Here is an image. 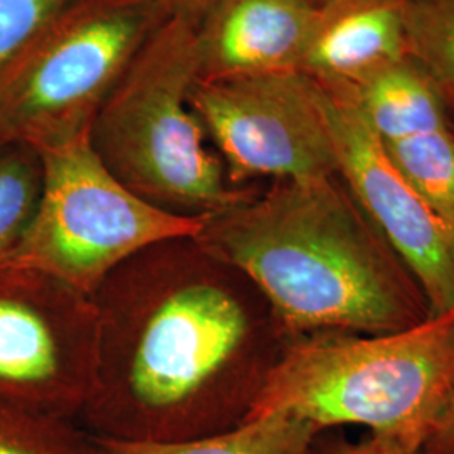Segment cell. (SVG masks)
Returning <instances> with one entry per match:
<instances>
[{
  "instance_id": "1",
  "label": "cell",
  "mask_w": 454,
  "mask_h": 454,
  "mask_svg": "<svg viewBox=\"0 0 454 454\" xmlns=\"http://www.w3.org/2000/svg\"><path fill=\"white\" fill-rule=\"evenodd\" d=\"M97 371L80 424L168 442L247 419L290 339L260 292L195 238L146 247L93 296Z\"/></svg>"
},
{
  "instance_id": "2",
  "label": "cell",
  "mask_w": 454,
  "mask_h": 454,
  "mask_svg": "<svg viewBox=\"0 0 454 454\" xmlns=\"http://www.w3.org/2000/svg\"><path fill=\"white\" fill-rule=\"evenodd\" d=\"M195 239L247 278L290 340L382 335L433 317L418 279L339 176L254 189L204 219Z\"/></svg>"
},
{
  "instance_id": "3",
  "label": "cell",
  "mask_w": 454,
  "mask_h": 454,
  "mask_svg": "<svg viewBox=\"0 0 454 454\" xmlns=\"http://www.w3.org/2000/svg\"><path fill=\"white\" fill-rule=\"evenodd\" d=\"M454 386V309L401 332H320L286 343L247 419L288 412L318 431L364 426L419 451Z\"/></svg>"
},
{
  "instance_id": "4",
  "label": "cell",
  "mask_w": 454,
  "mask_h": 454,
  "mask_svg": "<svg viewBox=\"0 0 454 454\" xmlns=\"http://www.w3.org/2000/svg\"><path fill=\"white\" fill-rule=\"evenodd\" d=\"M195 26L168 17L138 51L90 129L99 162L131 194L160 211L204 221L244 200L195 116Z\"/></svg>"
},
{
  "instance_id": "5",
  "label": "cell",
  "mask_w": 454,
  "mask_h": 454,
  "mask_svg": "<svg viewBox=\"0 0 454 454\" xmlns=\"http://www.w3.org/2000/svg\"><path fill=\"white\" fill-rule=\"evenodd\" d=\"M167 0H73L0 73V144L37 153L90 137L91 123Z\"/></svg>"
},
{
  "instance_id": "6",
  "label": "cell",
  "mask_w": 454,
  "mask_h": 454,
  "mask_svg": "<svg viewBox=\"0 0 454 454\" xmlns=\"http://www.w3.org/2000/svg\"><path fill=\"white\" fill-rule=\"evenodd\" d=\"M43 192L24 238L2 262L33 268L95 296L121 264L153 244L195 238L199 219L160 211L99 162L90 137L39 153Z\"/></svg>"
},
{
  "instance_id": "7",
  "label": "cell",
  "mask_w": 454,
  "mask_h": 454,
  "mask_svg": "<svg viewBox=\"0 0 454 454\" xmlns=\"http://www.w3.org/2000/svg\"><path fill=\"white\" fill-rule=\"evenodd\" d=\"M91 296L0 262V406L80 422L97 371Z\"/></svg>"
},
{
  "instance_id": "8",
  "label": "cell",
  "mask_w": 454,
  "mask_h": 454,
  "mask_svg": "<svg viewBox=\"0 0 454 454\" xmlns=\"http://www.w3.org/2000/svg\"><path fill=\"white\" fill-rule=\"evenodd\" d=\"M189 103L236 187L337 176L322 90L301 71L197 80Z\"/></svg>"
},
{
  "instance_id": "9",
  "label": "cell",
  "mask_w": 454,
  "mask_h": 454,
  "mask_svg": "<svg viewBox=\"0 0 454 454\" xmlns=\"http://www.w3.org/2000/svg\"><path fill=\"white\" fill-rule=\"evenodd\" d=\"M320 90L341 184L418 279L431 315L454 309V227L392 163L350 98Z\"/></svg>"
},
{
  "instance_id": "10",
  "label": "cell",
  "mask_w": 454,
  "mask_h": 454,
  "mask_svg": "<svg viewBox=\"0 0 454 454\" xmlns=\"http://www.w3.org/2000/svg\"><path fill=\"white\" fill-rule=\"evenodd\" d=\"M350 98L392 163L454 227V120L409 58L354 88Z\"/></svg>"
},
{
  "instance_id": "11",
  "label": "cell",
  "mask_w": 454,
  "mask_h": 454,
  "mask_svg": "<svg viewBox=\"0 0 454 454\" xmlns=\"http://www.w3.org/2000/svg\"><path fill=\"white\" fill-rule=\"evenodd\" d=\"M315 12L309 0H214L195 26L197 80L300 71Z\"/></svg>"
},
{
  "instance_id": "12",
  "label": "cell",
  "mask_w": 454,
  "mask_h": 454,
  "mask_svg": "<svg viewBox=\"0 0 454 454\" xmlns=\"http://www.w3.org/2000/svg\"><path fill=\"white\" fill-rule=\"evenodd\" d=\"M409 0H326L317 5L300 71L325 88H354L407 59Z\"/></svg>"
},
{
  "instance_id": "13",
  "label": "cell",
  "mask_w": 454,
  "mask_h": 454,
  "mask_svg": "<svg viewBox=\"0 0 454 454\" xmlns=\"http://www.w3.org/2000/svg\"><path fill=\"white\" fill-rule=\"evenodd\" d=\"M318 433L293 414L271 412L202 438L168 442L93 438L98 454H309Z\"/></svg>"
},
{
  "instance_id": "14",
  "label": "cell",
  "mask_w": 454,
  "mask_h": 454,
  "mask_svg": "<svg viewBox=\"0 0 454 454\" xmlns=\"http://www.w3.org/2000/svg\"><path fill=\"white\" fill-rule=\"evenodd\" d=\"M407 56L434 84L454 120V0H409Z\"/></svg>"
},
{
  "instance_id": "15",
  "label": "cell",
  "mask_w": 454,
  "mask_h": 454,
  "mask_svg": "<svg viewBox=\"0 0 454 454\" xmlns=\"http://www.w3.org/2000/svg\"><path fill=\"white\" fill-rule=\"evenodd\" d=\"M43 192V160L31 146H0V262L33 221Z\"/></svg>"
},
{
  "instance_id": "16",
  "label": "cell",
  "mask_w": 454,
  "mask_h": 454,
  "mask_svg": "<svg viewBox=\"0 0 454 454\" xmlns=\"http://www.w3.org/2000/svg\"><path fill=\"white\" fill-rule=\"evenodd\" d=\"M0 454H98L78 421L0 406Z\"/></svg>"
},
{
  "instance_id": "17",
  "label": "cell",
  "mask_w": 454,
  "mask_h": 454,
  "mask_svg": "<svg viewBox=\"0 0 454 454\" xmlns=\"http://www.w3.org/2000/svg\"><path fill=\"white\" fill-rule=\"evenodd\" d=\"M73 0H0V73Z\"/></svg>"
},
{
  "instance_id": "18",
  "label": "cell",
  "mask_w": 454,
  "mask_h": 454,
  "mask_svg": "<svg viewBox=\"0 0 454 454\" xmlns=\"http://www.w3.org/2000/svg\"><path fill=\"white\" fill-rule=\"evenodd\" d=\"M421 450H426L427 454H454V386L448 404L422 442Z\"/></svg>"
},
{
  "instance_id": "19",
  "label": "cell",
  "mask_w": 454,
  "mask_h": 454,
  "mask_svg": "<svg viewBox=\"0 0 454 454\" xmlns=\"http://www.w3.org/2000/svg\"><path fill=\"white\" fill-rule=\"evenodd\" d=\"M333 454H418V451L390 439L373 438L371 442L347 446Z\"/></svg>"
},
{
  "instance_id": "20",
  "label": "cell",
  "mask_w": 454,
  "mask_h": 454,
  "mask_svg": "<svg viewBox=\"0 0 454 454\" xmlns=\"http://www.w3.org/2000/svg\"><path fill=\"white\" fill-rule=\"evenodd\" d=\"M212 2L214 0H167L172 16L185 19L194 26L199 24L206 11L211 7Z\"/></svg>"
},
{
  "instance_id": "21",
  "label": "cell",
  "mask_w": 454,
  "mask_h": 454,
  "mask_svg": "<svg viewBox=\"0 0 454 454\" xmlns=\"http://www.w3.org/2000/svg\"><path fill=\"white\" fill-rule=\"evenodd\" d=\"M311 4H315V5H320V4H324L326 0H309Z\"/></svg>"
},
{
  "instance_id": "22",
  "label": "cell",
  "mask_w": 454,
  "mask_h": 454,
  "mask_svg": "<svg viewBox=\"0 0 454 454\" xmlns=\"http://www.w3.org/2000/svg\"><path fill=\"white\" fill-rule=\"evenodd\" d=\"M0 146H2V144H0Z\"/></svg>"
}]
</instances>
